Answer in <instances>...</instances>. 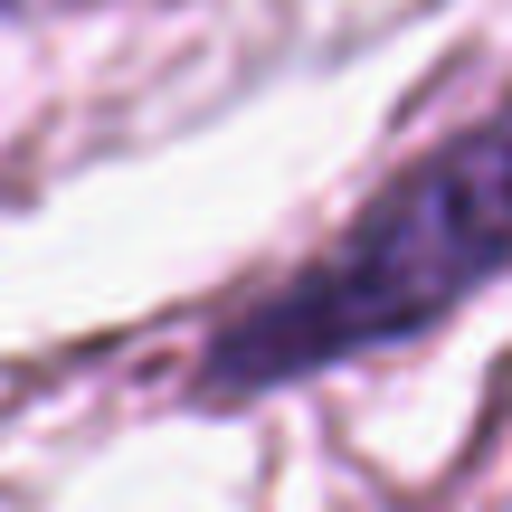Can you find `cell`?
Masks as SVG:
<instances>
[{
	"label": "cell",
	"instance_id": "1",
	"mask_svg": "<svg viewBox=\"0 0 512 512\" xmlns=\"http://www.w3.org/2000/svg\"><path fill=\"white\" fill-rule=\"evenodd\" d=\"M503 114H465L446 143L408 152L332 247H313L285 285L247 294L219 332L200 342L181 399L190 408H256L285 389L323 380L351 361H389V351L446 332L475 294L503 285L512 219H503Z\"/></svg>",
	"mask_w": 512,
	"mask_h": 512
},
{
	"label": "cell",
	"instance_id": "2",
	"mask_svg": "<svg viewBox=\"0 0 512 512\" xmlns=\"http://www.w3.org/2000/svg\"><path fill=\"white\" fill-rule=\"evenodd\" d=\"M57 10H95V0H0V29L10 19H57Z\"/></svg>",
	"mask_w": 512,
	"mask_h": 512
}]
</instances>
